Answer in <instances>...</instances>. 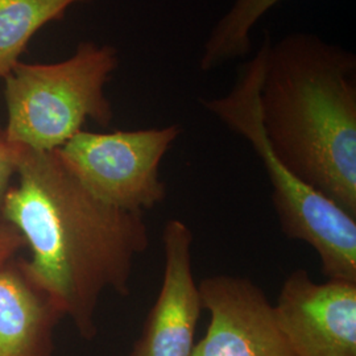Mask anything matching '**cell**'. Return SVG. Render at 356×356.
<instances>
[{
    "label": "cell",
    "instance_id": "1",
    "mask_svg": "<svg viewBox=\"0 0 356 356\" xmlns=\"http://www.w3.org/2000/svg\"><path fill=\"white\" fill-rule=\"evenodd\" d=\"M15 178L0 218L31 251L19 269L90 341L98 331L95 316L103 292L111 289L123 297L131 292L135 260L149 245L143 213L95 198L57 151L17 147Z\"/></svg>",
    "mask_w": 356,
    "mask_h": 356
},
{
    "label": "cell",
    "instance_id": "2",
    "mask_svg": "<svg viewBox=\"0 0 356 356\" xmlns=\"http://www.w3.org/2000/svg\"><path fill=\"white\" fill-rule=\"evenodd\" d=\"M272 152L356 218V56L307 32L270 40L259 94Z\"/></svg>",
    "mask_w": 356,
    "mask_h": 356
},
{
    "label": "cell",
    "instance_id": "3",
    "mask_svg": "<svg viewBox=\"0 0 356 356\" xmlns=\"http://www.w3.org/2000/svg\"><path fill=\"white\" fill-rule=\"evenodd\" d=\"M269 42L267 32L254 58L239 69L227 95L201 102L227 128L248 141L260 157L272 185V201L285 236L313 247L327 280L356 282L355 216L296 177L268 144L259 94Z\"/></svg>",
    "mask_w": 356,
    "mask_h": 356
},
{
    "label": "cell",
    "instance_id": "4",
    "mask_svg": "<svg viewBox=\"0 0 356 356\" xmlns=\"http://www.w3.org/2000/svg\"><path fill=\"white\" fill-rule=\"evenodd\" d=\"M119 66L111 45L83 41L72 57L54 64L19 63L4 79L10 143L56 151L88 120L108 126L113 107L104 86Z\"/></svg>",
    "mask_w": 356,
    "mask_h": 356
},
{
    "label": "cell",
    "instance_id": "5",
    "mask_svg": "<svg viewBox=\"0 0 356 356\" xmlns=\"http://www.w3.org/2000/svg\"><path fill=\"white\" fill-rule=\"evenodd\" d=\"M179 134L177 124L108 134L79 131L56 151L95 198L144 213L165 200L160 164Z\"/></svg>",
    "mask_w": 356,
    "mask_h": 356
},
{
    "label": "cell",
    "instance_id": "6",
    "mask_svg": "<svg viewBox=\"0 0 356 356\" xmlns=\"http://www.w3.org/2000/svg\"><path fill=\"white\" fill-rule=\"evenodd\" d=\"M198 288L210 321L191 356H296L273 305L254 281L216 275Z\"/></svg>",
    "mask_w": 356,
    "mask_h": 356
},
{
    "label": "cell",
    "instance_id": "7",
    "mask_svg": "<svg viewBox=\"0 0 356 356\" xmlns=\"http://www.w3.org/2000/svg\"><path fill=\"white\" fill-rule=\"evenodd\" d=\"M273 309L296 356H356V282H316L296 269Z\"/></svg>",
    "mask_w": 356,
    "mask_h": 356
},
{
    "label": "cell",
    "instance_id": "8",
    "mask_svg": "<svg viewBox=\"0 0 356 356\" xmlns=\"http://www.w3.org/2000/svg\"><path fill=\"white\" fill-rule=\"evenodd\" d=\"M165 266L159 296L129 356H191L204 309L191 266L193 232L170 219L163 229Z\"/></svg>",
    "mask_w": 356,
    "mask_h": 356
},
{
    "label": "cell",
    "instance_id": "9",
    "mask_svg": "<svg viewBox=\"0 0 356 356\" xmlns=\"http://www.w3.org/2000/svg\"><path fill=\"white\" fill-rule=\"evenodd\" d=\"M63 317L19 267H0V356H53V331Z\"/></svg>",
    "mask_w": 356,
    "mask_h": 356
},
{
    "label": "cell",
    "instance_id": "10",
    "mask_svg": "<svg viewBox=\"0 0 356 356\" xmlns=\"http://www.w3.org/2000/svg\"><path fill=\"white\" fill-rule=\"evenodd\" d=\"M90 0H0V79L20 63L42 26L60 20L70 7Z\"/></svg>",
    "mask_w": 356,
    "mask_h": 356
},
{
    "label": "cell",
    "instance_id": "11",
    "mask_svg": "<svg viewBox=\"0 0 356 356\" xmlns=\"http://www.w3.org/2000/svg\"><path fill=\"white\" fill-rule=\"evenodd\" d=\"M282 0H234L211 29L200 58V69L207 73L251 51V31L260 19Z\"/></svg>",
    "mask_w": 356,
    "mask_h": 356
},
{
    "label": "cell",
    "instance_id": "12",
    "mask_svg": "<svg viewBox=\"0 0 356 356\" xmlns=\"http://www.w3.org/2000/svg\"><path fill=\"white\" fill-rule=\"evenodd\" d=\"M17 169V147L10 143L0 128V213L6 194L13 185Z\"/></svg>",
    "mask_w": 356,
    "mask_h": 356
},
{
    "label": "cell",
    "instance_id": "13",
    "mask_svg": "<svg viewBox=\"0 0 356 356\" xmlns=\"http://www.w3.org/2000/svg\"><path fill=\"white\" fill-rule=\"evenodd\" d=\"M24 245L22 235L0 218V267L11 263L13 256Z\"/></svg>",
    "mask_w": 356,
    "mask_h": 356
}]
</instances>
